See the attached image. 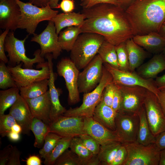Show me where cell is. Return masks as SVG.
<instances>
[{
	"mask_svg": "<svg viewBox=\"0 0 165 165\" xmlns=\"http://www.w3.org/2000/svg\"><path fill=\"white\" fill-rule=\"evenodd\" d=\"M144 106L150 130L156 137L165 130V115L157 96L148 90Z\"/></svg>",
	"mask_w": 165,
	"mask_h": 165,
	"instance_id": "obj_15",
	"label": "cell"
},
{
	"mask_svg": "<svg viewBox=\"0 0 165 165\" xmlns=\"http://www.w3.org/2000/svg\"><path fill=\"white\" fill-rule=\"evenodd\" d=\"M116 85V87L112 101V107L117 112L120 107L122 101V95L119 88L117 85Z\"/></svg>",
	"mask_w": 165,
	"mask_h": 165,
	"instance_id": "obj_49",
	"label": "cell"
},
{
	"mask_svg": "<svg viewBox=\"0 0 165 165\" xmlns=\"http://www.w3.org/2000/svg\"><path fill=\"white\" fill-rule=\"evenodd\" d=\"M116 113L111 107L106 105L101 100L95 108L92 117L108 129L115 131Z\"/></svg>",
	"mask_w": 165,
	"mask_h": 165,
	"instance_id": "obj_26",
	"label": "cell"
},
{
	"mask_svg": "<svg viewBox=\"0 0 165 165\" xmlns=\"http://www.w3.org/2000/svg\"><path fill=\"white\" fill-rule=\"evenodd\" d=\"M136 70V72L142 78L153 79L165 70V59L161 53L156 54Z\"/></svg>",
	"mask_w": 165,
	"mask_h": 165,
	"instance_id": "obj_23",
	"label": "cell"
},
{
	"mask_svg": "<svg viewBox=\"0 0 165 165\" xmlns=\"http://www.w3.org/2000/svg\"><path fill=\"white\" fill-rule=\"evenodd\" d=\"M85 17L82 13L71 12L58 13L51 19L54 23L58 35L64 28L71 26L80 27Z\"/></svg>",
	"mask_w": 165,
	"mask_h": 165,
	"instance_id": "obj_25",
	"label": "cell"
},
{
	"mask_svg": "<svg viewBox=\"0 0 165 165\" xmlns=\"http://www.w3.org/2000/svg\"><path fill=\"white\" fill-rule=\"evenodd\" d=\"M116 85L122 95L121 103L118 112L138 114L144 107L149 90L141 86Z\"/></svg>",
	"mask_w": 165,
	"mask_h": 165,
	"instance_id": "obj_12",
	"label": "cell"
},
{
	"mask_svg": "<svg viewBox=\"0 0 165 165\" xmlns=\"http://www.w3.org/2000/svg\"><path fill=\"white\" fill-rule=\"evenodd\" d=\"M13 146L9 145L0 151V165H7Z\"/></svg>",
	"mask_w": 165,
	"mask_h": 165,
	"instance_id": "obj_48",
	"label": "cell"
},
{
	"mask_svg": "<svg viewBox=\"0 0 165 165\" xmlns=\"http://www.w3.org/2000/svg\"><path fill=\"white\" fill-rule=\"evenodd\" d=\"M72 138L63 137L60 139L53 150L44 159V164L45 165H53L57 159L69 148Z\"/></svg>",
	"mask_w": 165,
	"mask_h": 165,
	"instance_id": "obj_34",
	"label": "cell"
},
{
	"mask_svg": "<svg viewBox=\"0 0 165 165\" xmlns=\"http://www.w3.org/2000/svg\"><path fill=\"white\" fill-rule=\"evenodd\" d=\"M125 12L134 35L158 33L165 21V0H136Z\"/></svg>",
	"mask_w": 165,
	"mask_h": 165,
	"instance_id": "obj_2",
	"label": "cell"
},
{
	"mask_svg": "<svg viewBox=\"0 0 165 165\" xmlns=\"http://www.w3.org/2000/svg\"><path fill=\"white\" fill-rule=\"evenodd\" d=\"M53 165H82V164L77 155L68 149L57 159Z\"/></svg>",
	"mask_w": 165,
	"mask_h": 165,
	"instance_id": "obj_39",
	"label": "cell"
},
{
	"mask_svg": "<svg viewBox=\"0 0 165 165\" xmlns=\"http://www.w3.org/2000/svg\"><path fill=\"white\" fill-rule=\"evenodd\" d=\"M62 137L53 133L49 132L48 133L44 139L43 145L39 152L40 156L44 159Z\"/></svg>",
	"mask_w": 165,
	"mask_h": 165,
	"instance_id": "obj_37",
	"label": "cell"
},
{
	"mask_svg": "<svg viewBox=\"0 0 165 165\" xmlns=\"http://www.w3.org/2000/svg\"><path fill=\"white\" fill-rule=\"evenodd\" d=\"M84 129L85 133L95 139L101 145L119 142L115 131L107 128L95 120L92 117H84Z\"/></svg>",
	"mask_w": 165,
	"mask_h": 165,
	"instance_id": "obj_18",
	"label": "cell"
},
{
	"mask_svg": "<svg viewBox=\"0 0 165 165\" xmlns=\"http://www.w3.org/2000/svg\"><path fill=\"white\" fill-rule=\"evenodd\" d=\"M127 156V151L124 145L122 144L118 149L110 165H123Z\"/></svg>",
	"mask_w": 165,
	"mask_h": 165,
	"instance_id": "obj_43",
	"label": "cell"
},
{
	"mask_svg": "<svg viewBox=\"0 0 165 165\" xmlns=\"http://www.w3.org/2000/svg\"><path fill=\"white\" fill-rule=\"evenodd\" d=\"M123 144L127 156L123 165H159L160 151L154 143L144 145L135 141Z\"/></svg>",
	"mask_w": 165,
	"mask_h": 165,
	"instance_id": "obj_7",
	"label": "cell"
},
{
	"mask_svg": "<svg viewBox=\"0 0 165 165\" xmlns=\"http://www.w3.org/2000/svg\"><path fill=\"white\" fill-rule=\"evenodd\" d=\"M70 150L78 156L82 165H100L97 155L93 154L83 145L79 136L73 137L69 146Z\"/></svg>",
	"mask_w": 165,
	"mask_h": 165,
	"instance_id": "obj_24",
	"label": "cell"
},
{
	"mask_svg": "<svg viewBox=\"0 0 165 165\" xmlns=\"http://www.w3.org/2000/svg\"><path fill=\"white\" fill-rule=\"evenodd\" d=\"M20 89L13 87L0 91V115L10 108L17 101L20 94Z\"/></svg>",
	"mask_w": 165,
	"mask_h": 165,
	"instance_id": "obj_32",
	"label": "cell"
},
{
	"mask_svg": "<svg viewBox=\"0 0 165 165\" xmlns=\"http://www.w3.org/2000/svg\"><path fill=\"white\" fill-rule=\"evenodd\" d=\"M45 57L47 60L50 71L48 90L50 101V117L51 123L63 115L67 109L61 104L59 98V92L55 86L54 82L56 77L53 71V55L51 53H48Z\"/></svg>",
	"mask_w": 165,
	"mask_h": 165,
	"instance_id": "obj_19",
	"label": "cell"
},
{
	"mask_svg": "<svg viewBox=\"0 0 165 165\" xmlns=\"http://www.w3.org/2000/svg\"><path fill=\"white\" fill-rule=\"evenodd\" d=\"M20 151L16 146H13L7 165H21Z\"/></svg>",
	"mask_w": 165,
	"mask_h": 165,
	"instance_id": "obj_45",
	"label": "cell"
},
{
	"mask_svg": "<svg viewBox=\"0 0 165 165\" xmlns=\"http://www.w3.org/2000/svg\"><path fill=\"white\" fill-rule=\"evenodd\" d=\"M159 165H165V148L160 151Z\"/></svg>",
	"mask_w": 165,
	"mask_h": 165,
	"instance_id": "obj_58",
	"label": "cell"
},
{
	"mask_svg": "<svg viewBox=\"0 0 165 165\" xmlns=\"http://www.w3.org/2000/svg\"><path fill=\"white\" fill-rule=\"evenodd\" d=\"M11 131L20 134L22 132V128L20 125L16 123L12 127Z\"/></svg>",
	"mask_w": 165,
	"mask_h": 165,
	"instance_id": "obj_57",
	"label": "cell"
},
{
	"mask_svg": "<svg viewBox=\"0 0 165 165\" xmlns=\"http://www.w3.org/2000/svg\"><path fill=\"white\" fill-rule=\"evenodd\" d=\"M83 145L93 154L97 155L101 145L95 139L87 134H83L79 136Z\"/></svg>",
	"mask_w": 165,
	"mask_h": 165,
	"instance_id": "obj_41",
	"label": "cell"
},
{
	"mask_svg": "<svg viewBox=\"0 0 165 165\" xmlns=\"http://www.w3.org/2000/svg\"><path fill=\"white\" fill-rule=\"evenodd\" d=\"M15 0L21 12L18 28L25 29L30 34H35L40 22L50 20L58 13V10H53L49 5L45 7H39L29 2L25 3L20 0Z\"/></svg>",
	"mask_w": 165,
	"mask_h": 165,
	"instance_id": "obj_4",
	"label": "cell"
},
{
	"mask_svg": "<svg viewBox=\"0 0 165 165\" xmlns=\"http://www.w3.org/2000/svg\"><path fill=\"white\" fill-rule=\"evenodd\" d=\"M112 82L111 75L104 66L102 76L97 86L90 92L83 94L82 103L80 106L74 108H70L63 116L92 117L95 108L101 101L105 87Z\"/></svg>",
	"mask_w": 165,
	"mask_h": 165,
	"instance_id": "obj_6",
	"label": "cell"
},
{
	"mask_svg": "<svg viewBox=\"0 0 165 165\" xmlns=\"http://www.w3.org/2000/svg\"><path fill=\"white\" fill-rule=\"evenodd\" d=\"M34 117L39 119L46 123H50V101L49 90L36 98L25 99Z\"/></svg>",
	"mask_w": 165,
	"mask_h": 165,
	"instance_id": "obj_21",
	"label": "cell"
},
{
	"mask_svg": "<svg viewBox=\"0 0 165 165\" xmlns=\"http://www.w3.org/2000/svg\"><path fill=\"white\" fill-rule=\"evenodd\" d=\"M49 79L33 82L20 88V95L25 99L37 97L45 94L49 90Z\"/></svg>",
	"mask_w": 165,
	"mask_h": 165,
	"instance_id": "obj_29",
	"label": "cell"
},
{
	"mask_svg": "<svg viewBox=\"0 0 165 165\" xmlns=\"http://www.w3.org/2000/svg\"><path fill=\"white\" fill-rule=\"evenodd\" d=\"M97 54L103 63H107L116 68H119L115 46L105 40L101 46Z\"/></svg>",
	"mask_w": 165,
	"mask_h": 165,
	"instance_id": "obj_33",
	"label": "cell"
},
{
	"mask_svg": "<svg viewBox=\"0 0 165 165\" xmlns=\"http://www.w3.org/2000/svg\"><path fill=\"white\" fill-rule=\"evenodd\" d=\"M155 81L159 90L165 88V74L157 77L156 78Z\"/></svg>",
	"mask_w": 165,
	"mask_h": 165,
	"instance_id": "obj_53",
	"label": "cell"
},
{
	"mask_svg": "<svg viewBox=\"0 0 165 165\" xmlns=\"http://www.w3.org/2000/svg\"><path fill=\"white\" fill-rule=\"evenodd\" d=\"M103 65L109 72L116 84L125 86H139L145 88L157 97L160 91L155 81L152 79H145L135 71H125L116 68L107 63Z\"/></svg>",
	"mask_w": 165,
	"mask_h": 165,
	"instance_id": "obj_8",
	"label": "cell"
},
{
	"mask_svg": "<svg viewBox=\"0 0 165 165\" xmlns=\"http://www.w3.org/2000/svg\"><path fill=\"white\" fill-rule=\"evenodd\" d=\"M28 2L39 7H45L49 5L50 0H28Z\"/></svg>",
	"mask_w": 165,
	"mask_h": 165,
	"instance_id": "obj_54",
	"label": "cell"
},
{
	"mask_svg": "<svg viewBox=\"0 0 165 165\" xmlns=\"http://www.w3.org/2000/svg\"><path fill=\"white\" fill-rule=\"evenodd\" d=\"M122 143L115 142L101 145L97 154L101 165H110Z\"/></svg>",
	"mask_w": 165,
	"mask_h": 165,
	"instance_id": "obj_35",
	"label": "cell"
},
{
	"mask_svg": "<svg viewBox=\"0 0 165 165\" xmlns=\"http://www.w3.org/2000/svg\"><path fill=\"white\" fill-rule=\"evenodd\" d=\"M16 123L14 118L10 114L0 115V135L1 137L7 136L11 131L12 127Z\"/></svg>",
	"mask_w": 165,
	"mask_h": 165,
	"instance_id": "obj_40",
	"label": "cell"
},
{
	"mask_svg": "<svg viewBox=\"0 0 165 165\" xmlns=\"http://www.w3.org/2000/svg\"><path fill=\"white\" fill-rule=\"evenodd\" d=\"M9 113L14 118L16 123L21 127L22 133L29 135L34 117L25 99L20 95L10 108Z\"/></svg>",
	"mask_w": 165,
	"mask_h": 165,
	"instance_id": "obj_20",
	"label": "cell"
},
{
	"mask_svg": "<svg viewBox=\"0 0 165 165\" xmlns=\"http://www.w3.org/2000/svg\"><path fill=\"white\" fill-rule=\"evenodd\" d=\"M56 8H60L64 13L72 12L75 8L74 0H61Z\"/></svg>",
	"mask_w": 165,
	"mask_h": 165,
	"instance_id": "obj_47",
	"label": "cell"
},
{
	"mask_svg": "<svg viewBox=\"0 0 165 165\" xmlns=\"http://www.w3.org/2000/svg\"><path fill=\"white\" fill-rule=\"evenodd\" d=\"M27 165H41L42 161L39 157L36 155L31 156L26 161Z\"/></svg>",
	"mask_w": 165,
	"mask_h": 165,
	"instance_id": "obj_51",
	"label": "cell"
},
{
	"mask_svg": "<svg viewBox=\"0 0 165 165\" xmlns=\"http://www.w3.org/2000/svg\"><path fill=\"white\" fill-rule=\"evenodd\" d=\"M103 63L97 54L79 72L78 81L79 93L90 92L98 85L101 79Z\"/></svg>",
	"mask_w": 165,
	"mask_h": 165,
	"instance_id": "obj_13",
	"label": "cell"
},
{
	"mask_svg": "<svg viewBox=\"0 0 165 165\" xmlns=\"http://www.w3.org/2000/svg\"><path fill=\"white\" fill-rule=\"evenodd\" d=\"M158 33L165 39V25L163 24L162 25Z\"/></svg>",
	"mask_w": 165,
	"mask_h": 165,
	"instance_id": "obj_60",
	"label": "cell"
},
{
	"mask_svg": "<svg viewBox=\"0 0 165 165\" xmlns=\"http://www.w3.org/2000/svg\"><path fill=\"white\" fill-rule=\"evenodd\" d=\"M81 33L80 27L77 26L67 27L61 31L58 34V39L62 50L70 51Z\"/></svg>",
	"mask_w": 165,
	"mask_h": 165,
	"instance_id": "obj_30",
	"label": "cell"
},
{
	"mask_svg": "<svg viewBox=\"0 0 165 165\" xmlns=\"http://www.w3.org/2000/svg\"><path fill=\"white\" fill-rule=\"evenodd\" d=\"M163 24L165 25V22L163 23Z\"/></svg>",
	"mask_w": 165,
	"mask_h": 165,
	"instance_id": "obj_62",
	"label": "cell"
},
{
	"mask_svg": "<svg viewBox=\"0 0 165 165\" xmlns=\"http://www.w3.org/2000/svg\"><path fill=\"white\" fill-rule=\"evenodd\" d=\"M125 42L128 56L130 70L134 72L143 64L147 53L143 48L134 41L132 38L127 39Z\"/></svg>",
	"mask_w": 165,
	"mask_h": 165,
	"instance_id": "obj_27",
	"label": "cell"
},
{
	"mask_svg": "<svg viewBox=\"0 0 165 165\" xmlns=\"http://www.w3.org/2000/svg\"><path fill=\"white\" fill-rule=\"evenodd\" d=\"M81 13L86 18L80 27L82 33L100 34L106 41L115 46L134 35L125 10L119 6L99 3L82 9Z\"/></svg>",
	"mask_w": 165,
	"mask_h": 165,
	"instance_id": "obj_1",
	"label": "cell"
},
{
	"mask_svg": "<svg viewBox=\"0 0 165 165\" xmlns=\"http://www.w3.org/2000/svg\"><path fill=\"white\" fill-rule=\"evenodd\" d=\"M136 0H117L119 6L125 10Z\"/></svg>",
	"mask_w": 165,
	"mask_h": 165,
	"instance_id": "obj_55",
	"label": "cell"
},
{
	"mask_svg": "<svg viewBox=\"0 0 165 165\" xmlns=\"http://www.w3.org/2000/svg\"><path fill=\"white\" fill-rule=\"evenodd\" d=\"M59 0H50L49 5L52 9L56 8L58 3Z\"/></svg>",
	"mask_w": 165,
	"mask_h": 165,
	"instance_id": "obj_59",
	"label": "cell"
},
{
	"mask_svg": "<svg viewBox=\"0 0 165 165\" xmlns=\"http://www.w3.org/2000/svg\"><path fill=\"white\" fill-rule=\"evenodd\" d=\"M125 42L120 43L115 46L119 69L123 71H130L129 60Z\"/></svg>",
	"mask_w": 165,
	"mask_h": 165,
	"instance_id": "obj_38",
	"label": "cell"
},
{
	"mask_svg": "<svg viewBox=\"0 0 165 165\" xmlns=\"http://www.w3.org/2000/svg\"><path fill=\"white\" fill-rule=\"evenodd\" d=\"M138 114L140 121L136 141L144 145L155 143L156 137L152 133L150 129L144 106Z\"/></svg>",
	"mask_w": 165,
	"mask_h": 165,
	"instance_id": "obj_28",
	"label": "cell"
},
{
	"mask_svg": "<svg viewBox=\"0 0 165 165\" xmlns=\"http://www.w3.org/2000/svg\"><path fill=\"white\" fill-rule=\"evenodd\" d=\"M31 41L39 44L40 55L43 57L48 53H51L53 59H56L62 50L58 41V35L54 23L51 20L48 21L46 27L41 33L34 35Z\"/></svg>",
	"mask_w": 165,
	"mask_h": 165,
	"instance_id": "obj_14",
	"label": "cell"
},
{
	"mask_svg": "<svg viewBox=\"0 0 165 165\" xmlns=\"http://www.w3.org/2000/svg\"><path fill=\"white\" fill-rule=\"evenodd\" d=\"M116 87V84L113 82L105 87L103 94L102 101L111 107Z\"/></svg>",
	"mask_w": 165,
	"mask_h": 165,
	"instance_id": "obj_42",
	"label": "cell"
},
{
	"mask_svg": "<svg viewBox=\"0 0 165 165\" xmlns=\"http://www.w3.org/2000/svg\"><path fill=\"white\" fill-rule=\"evenodd\" d=\"M104 37L98 34L83 32L70 51V59L79 70L83 69L97 54Z\"/></svg>",
	"mask_w": 165,
	"mask_h": 165,
	"instance_id": "obj_3",
	"label": "cell"
},
{
	"mask_svg": "<svg viewBox=\"0 0 165 165\" xmlns=\"http://www.w3.org/2000/svg\"><path fill=\"white\" fill-rule=\"evenodd\" d=\"M17 87L6 63L0 62V88L4 90Z\"/></svg>",
	"mask_w": 165,
	"mask_h": 165,
	"instance_id": "obj_36",
	"label": "cell"
},
{
	"mask_svg": "<svg viewBox=\"0 0 165 165\" xmlns=\"http://www.w3.org/2000/svg\"><path fill=\"white\" fill-rule=\"evenodd\" d=\"M31 130L33 133L35 137L34 146L38 148H42L45 138L50 132L49 125L41 120L34 117L31 125Z\"/></svg>",
	"mask_w": 165,
	"mask_h": 165,
	"instance_id": "obj_31",
	"label": "cell"
},
{
	"mask_svg": "<svg viewBox=\"0 0 165 165\" xmlns=\"http://www.w3.org/2000/svg\"><path fill=\"white\" fill-rule=\"evenodd\" d=\"M84 117L60 116L49 125L50 132L62 137H74L86 134L84 129Z\"/></svg>",
	"mask_w": 165,
	"mask_h": 165,
	"instance_id": "obj_16",
	"label": "cell"
},
{
	"mask_svg": "<svg viewBox=\"0 0 165 165\" xmlns=\"http://www.w3.org/2000/svg\"><path fill=\"white\" fill-rule=\"evenodd\" d=\"M154 144L160 151L165 148V130L156 137Z\"/></svg>",
	"mask_w": 165,
	"mask_h": 165,
	"instance_id": "obj_50",
	"label": "cell"
},
{
	"mask_svg": "<svg viewBox=\"0 0 165 165\" xmlns=\"http://www.w3.org/2000/svg\"><path fill=\"white\" fill-rule=\"evenodd\" d=\"M157 96L159 102L165 115V88L160 90Z\"/></svg>",
	"mask_w": 165,
	"mask_h": 165,
	"instance_id": "obj_52",
	"label": "cell"
},
{
	"mask_svg": "<svg viewBox=\"0 0 165 165\" xmlns=\"http://www.w3.org/2000/svg\"><path fill=\"white\" fill-rule=\"evenodd\" d=\"M20 134L11 131L8 134L7 136L11 141L13 142H17L20 139Z\"/></svg>",
	"mask_w": 165,
	"mask_h": 165,
	"instance_id": "obj_56",
	"label": "cell"
},
{
	"mask_svg": "<svg viewBox=\"0 0 165 165\" xmlns=\"http://www.w3.org/2000/svg\"><path fill=\"white\" fill-rule=\"evenodd\" d=\"M138 114L118 112L115 119V131L122 144L136 141L139 124Z\"/></svg>",
	"mask_w": 165,
	"mask_h": 165,
	"instance_id": "obj_11",
	"label": "cell"
},
{
	"mask_svg": "<svg viewBox=\"0 0 165 165\" xmlns=\"http://www.w3.org/2000/svg\"><path fill=\"white\" fill-rule=\"evenodd\" d=\"M9 31V29L5 30L0 35V60L6 64L8 63L9 59L5 53L4 43L6 37Z\"/></svg>",
	"mask_w": 165,
	"mask_h": 165,
	"instance_id": "obj_46",
	"label": "cell"
},
{
	"mask_svg": "<svg viewBox=\"0 0 165 165\" xmlns=\"http://www.w3.org/2000/svg\"><path fill=\"white\" fill-rule=\"evenodd\" d=\"M132 38L137 44L152 53L161 52L165 47V39L158 32L135 35Z\"/></svg>",
	"mask_w": 165,
	"mask_h": 165,
	"instance_id": "obj_22",
	"label": "cell"
},
{
	"mask_svg": "<svg viewBox=\"0 0 165 165\" xmlns=\"http://www.w3.org/2000/svg\"><path fill=\"white\" fill-rule=\"evenodd\" d=\"M28 36V35L23 39L20 40L15 37L13 31H9L4 43L5 51L9 57L8 66L14 67L22 63L24 68H32L34 64L45 61L44 57L40 55V49L35 51L34 58L27 57L24 43Z\"/></svg>",
	"mask_w": 165,
	"mask_h": 165,
	"instance_id": "obj_5",
	"label": "cell"
},
{
	"mask_svg": "<svg viewBox=\"0 0 165 165\" xmlns=\"http://www.w3.org/2000/svg\"><path fill=\"white\" fill-rule=\"evenodd\" d=\"M101 3H108L119 6L117 0H83L81 1L80 5L82 9H87Z\"/></svg>",
	"mask_w": 165,
	"mask_h": 165,
	"instance_id": "obj_44",
	"label": "cell"
},
{
	"mask_svg": "<svg viewBox=\"0 0 165 165\" xmlns=\"http://www.w3.org/2000/svg\"><path fill=\"white\" fill-rule=\"evenodd\" d=\"M23 64L21 63L14 67L7 66L16 85L19 89L37 81L49 79L50 71L48 61L38 64L40 70L22 68Z\"/></svg>",
	"mask_w": 165,
	"mask_h": 165,
	"instance_id": "obj_10",
	"label": "cell"
},
{
	"mask_svg": "<svg viewBox=\"0 0 165 165\" xmlns=\"http://www.w3.org/2000/svg\"><path fill=\"white\" fill-rule=\"evenodd\" d=\"M57 71L58 75L65 81L68 91V101L69 105H73L80 101L78 81L79 70L70 58H62L57 63Z\"/></svg>",
	"mask_w": 165,
	"mask_h": 165,
	"instance_id": "obj_9",
	"label": "cell"
},
{
	"mask_svg": "<svg viewBox=\"0 0 165 165\" xmlns=\"http://www.w3.org/2000/svg\"><path fill=\"white\" fill-rule=\"evenodd\" d=\"M81 0V1H82L83 0Z\"/></svg>",
	"mask_w": 165,
	"mask_h": 165,
	"instance_id": "obj_63",
	"label": "cell"
},
{
	"mask_svg": "<svg viewBox=\"0 0 165 165\" xmlns=\"http://www.w3.org/2000/svg\"><path fill=\"white\" fill-rule=\"evenodd\" d=\"M165 59V47L161 53Z\"/></svg>",
	"mask_w": 165,
	"mask_h": 165,
	"instance_id": "obj_61",
	"label": "cell"
},
{
	"mask_svg": "<svg viewBox=\"0 0 165 165\" xmlns=\"http://www.w3.org/2000/svg\"><path fill=\"white\" fill-rule=\"evenodd\" d=\"M21 15L20 7L15 0H0V28L10 31L18 28Z\"/></svg>",
	"mask_w": 165,
	"mask_h": 165,
	"instance_id": "obj_17",
	"label": "cell"
}]
</instances>
